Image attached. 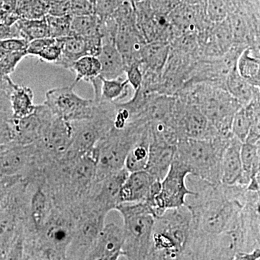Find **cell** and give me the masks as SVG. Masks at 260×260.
Returning <instances> with one entry per match:
<instances>
[{"label": "cell", "mask_w": 260, "mask_h": 260, "mask_svg": "<svg viewBox=\"0 0 260 260\" xmlns=\"http://www.w3.org/2000/svg\"><path fill=\"white\" fill-rule=\"evenodd\" d=\"M149 146H150V131L149 124L147 125L139 138L130 149L126 156L124 168L128 172L132 173L145 170L148 162Z\"/></svg>", "instance_id": "7402d4cb"}, {"label": "cell", "mask_w": 260, "mask_h": 260, "mask_svg": "<svg viewBox=\"0 0 260 260\" xmlns=\"http://www.w3.org/2000/svg\"><path fill=\"white\" fill-rule=\"evenodd\" d=\"M74 85L48 90L44 104L51 112L66 121L88 119L93 115L95 102L85 99L74 91Z\"/></svg>", "instance_id": "30bf717a"}, {"label": "cell", "mask_w": 260, "mask_h": 260, "mask_svg": "<svg viewBox=\"0 0 260 260\" xmlns=\"http://www.w3.org/2000/svg\"><path fill=\"white\" fill-rule=\"evenodd\" d=\"M101 88L99 96L96 102H106L110 103L123 102L125 98L129 94L130 85L128 83L126 77L117 79H105L100 77Z\"/></svg>", "instance_id": "d4e9b609"}, {"label": "cell", "mask_w": 260, "mask_h": 260, "mask_svg": "<svg viewBox=\"0 0 260 260\" xmlns=\"http://www.w3.org/2000/svg\"><path fill=\"white\" fill-rule=\"evenodd\" d=\"M29 42L22 38H9L0 40V49L7 52L26 51Z\"/></svg>", "instance_id": "e575fe53"}, {"label": "cell", "mask_w": 260, "mask_h": 260, "mask_svg": "<svg viewBox=\"0 0 260 260\" xmlns=\"http://www.w3.org/2000/svg\"><path fill=\"white\" fill-rule=\"evenodd\" d=\"M15 25L20 37L28 42L49 37L46 17L40 19L20 18L15 23Z\"/></svg>", "instance_id": "4316f807"}, {"label": "cell", "mask_w": 260, "mask_h": 260, "mask_svg": "<svg viewBox=\"0 0 260 260\" xmlns=\"http://www.w3.org/2000/svg\"><path fill=\"white\" fill-rule=\"evenodd\" d=\"M129 172L125 168L109 174L106 177L95 179V182L85 200L83 205L102 213L109 214L115 210L119 205V194L121 186Z\"/></svg>", "instance_id": "8fae6325"}, {"label": "cell", "mask_w": 260, "mask_h": 260, "mask_svg": "<svg viewBox=\"0 0 260 260\" xmlns=\"http://www.w3.org/2000/svg\"><path fill=\"white\" fill-rule=\"evenodd\" d=\"M89 2H90L91 4H93V5H95V3H96V2L98 0H88Z\"/></svg>", "instance_id": "b9f144b4"}, {"label": "cell", "mask_w": 260, "mask_h": 260, "mask_svg": "<svg viewBox=\"0 0 260 260\" xmlns=\"http://www.w3.org/2000/svg\"><path fill=\"white\" fill-rule=\"evenodd\" d=\"M198 179V190L187 197L185 205L191 218L189 257L237 222L251 193L239 184L212 185Z\"/></svg>", "instance_id": "6da1fadb"}, {"label": "cell", "mask_w": 260, "mask_h": 260, "mask_svg": "<svg viewBox=\"0 0 260 260\" xmlns=\"http://www.w3.org/2000/svg\"><path fill=\"white\" fill-rule=\"evenodd\" d=\"M16 12L20 18L40 19L48 14L44 0H18Z\"/></svg>", "instance_id": "f1b7e54d"}, {"label": "cell", "mask_w": 260, "mask_h": 260, "mask_svg": "<svg viewBox=\"0 0 260 260\" xmlns=\"http://www.w3.org/2000/svg\"><path fill=\"white\" fill-rule=\"evenodd\" d=\"M259 47H246L238 58L236 70L247 83L260 86Z\"/></svg>", "instance_id": "ffe728a7"}, {"label": "cell", "mask_w": 260, "mask_h": 260, "mask_svg": "<svg viewBox=\"0 0 260 260\" xmlns=\"http://www.w3.org/2000/svg\"><path fill=\"white\" fill-rule=\"evenodd\" d=\"M177 146L150 141L145 171L156 181H161L175 157Z\"/></svg>", "instance_id": "e0dca14e"}, {"label": "cell", "mask_w": 260, "mask_h": 260, "mask_svg": "<svg viewBox=\"0 0 260 260\" xmlns=\"http://www.w3.org/2000/svg\"><path fill=\"white\" fill-rule=\"evenodd\" d=\"M148 124L129 121L122 129L113 127L99 140L93 150L96 161V179L124 169L130 149Z\"/></svg>", "instance_id": "8992f818"}, {"label": "cell", "mask_w": 260, "mask_h": 260, "mask_svg": "<svg viewBox=\"0 0 260 260\" xmlns=\"http://www.w3.org/2000/svg\"><path fill=\"white\" fill-rule=\"evenodd\" d=\"M225 89L241 107L247 105L256 97L259 96V87L251 85L243 79L234 69L225 80Z\"/></svg>", "instance_id": "44dd1931"}, {"label": "cell", "mask_w": 260, "mask_h": 260, "mask_svg": "<svg viewBox=\"0 0 260 260\" xmlns=\"http://www.w3.org/2000/svg\"><path fill=\"white\" fill-rule=\"evenodd\" d=\"M107 216V214L85 205L80 207L75 216L74 233L65 260L85 259L102 232Z\"/></svg>", "instance_id": "ba28073f"}, {"label": "cell", "mask_w": 260, "mask_h": 260, "mask_svg": "<svg viewBox=\"0 0 260 260\" xmlns=\"http://www.w3.org/2000/svg\"><path fill=\"white\" fill-rule=\"evenodd\" d=\"M152 9L159 14L169 15L181 3V0H148Z\"/></svg>", "instance_id": "d590c367"}, {"label": "cell", "mask_w": 260, "mask_h": 260, "mask_svg": "<svg viewBox=\"0 0 260 260\" xmlns=\"http://www.w3.org/2000/svg\"><path fill=\"white\" fill-rule=\"evenodd\" d=\"M129 1L132 2V3H134V4H136V3H140V2L145 1V0H129Z\"/></svg>", "instance_id": "60d3db41"}, {"label": "cell", "mask_w": 260, "mask_h": 260, "mask_svg": "<svg viewBox=\"0 0 260 260\" xmlns=\"http://www.w3.org/2000/svg\"><path fill=\"white\" fill-rule=\"evenodd\" d=\"M101 20L95 14L72 17L71 36L90 37L102 35Z\"/></svg>", "instance_id": "83f0119b"}, {"label": "cell", "mask_w": 260, "mask_h": 260, "mask_svg": "<svg viewBox=\"0 0 260 260\" xmlns=\"http://www.w3.org/2000/svg\"><path fill=\"white\" fill-rule=\"evenodd\" d=\"M115 210L123 220L122 255L127 260H144L150 249L155 215L144 203L120 204Z\"/></svg>", "instance_id": "5b68a950"}, {"label": "cell", "mask_w": 260, "mask_h": 260, "mask_svg": "<svg viewBox=\"0 0 260 260\" xmlns=\"http://www.w3.org/2000/svg\"><path fill=\"white\" fill-rule=\"evenodd\" d=\"M181 3L188 5H200L204 8L205 0H181Z\"/></svg>", "instance_id": "ab89813d"}, {"label": "cell", "mask_w": 260, "mask_h": 260, "mask_svg": "<svg viewBox=\"0 0 260 260\" xmlns=\"http://www.w3.org/2000/svg\"><path fill=\"white\" fill-rule=\"evenodd\" d=\"M233 135H218L212 139L179 140L174 159L184 164L193 177L218 185L221 184L222 156Z\"/></svg>", "instance_id": "3957f363"}, {"label": "cell", "mask_w": 260, "mask_h": 260, "mask_svg": "<svg viewBox=\"0 0 260 260\" xmlns=\"http://www.w3.org/2000/svg\"><path fill=\"white\" fill-rule=\"evenodd\" d=\"M34 92L30 88L14 84L10 95V105L14 119L26 117L34 112Z\"/></svg>", "instance_id": "603a6c76"}, {"label": "cell", "mask_w": 260, "mask_h": 260, "mask_svg": "<svg viewBox=\"0 0 260 260\" xmlns=\"http://www.w3.org/2000/svg\"><path fill=\"white\" fill-rule=\"evenodd\" d=\"M170 54V44L165 42L147 43L140 58L142 71L161 75Z\"/></svg>", "instance_id": "ac0fdd59"}, {"label": "cell", "mask_w": 260, "mask_h": 260, "mask_svg": "<svg viewBox=\"0 0 260 260\" xmlns=\"http://www.w3.org/2000/svg\"><path fill=\"white\" fill-rule=\"evenodd\" d=\"M169 121L175 128L179 140L212 139L220 135L211 126L198 106L184 98L176 96Z\"/></svg>", "instance_id": "9c48e42d"}, {"label": "cell", "mask_w": 260, "mask_h": 260, "mask_svg": "<svg viewBox=\"0 0 260 260\" xmlns=\"http://www.w3.org/2000/svg\"><path fill=\"white\" fill-rule=\"evenodd\" d=\"M102 44V35L90 37H64L62 50L59 60L55 63L57 66L69 70L71 65L85 56H98Z\"/></svg>", "instance_id": "4fadbf2b"}, {"label": "cell", "mask_w": 260, "mask_h": 260, "mask_svg": "<svg viewBox=\"0 0 260 260\" xmlns=\"http://www.w3.org/2000/svg\"><path fill=\"white\" fill-rule=\"evenodd\" d=\"M242 177L240 184L247 186L253 178L260 176V143H243L241 148Z\"/></svg>", "instance_id": "cb8c5ba5"}, {"label": "cell", "mask_w": 260, "mask_h": 260, "mask_svg": "<svg viewBox=\"0 0 260 260\" xmlns=\"http://www.w3.org/2000/svg\"><path fill=\"white\" fill-rule=\"evenodd\" d=\"M97 58L102 66V78L112 80L125 77V65L116 47L115 38L103 36L102 48Z\"/></svg>", "instance_id": "9a60e30c"}, {"label": "cell", "mask_w": 260, "mask_h": 260, "mask_svg": "<svg viewBox=\"0 0 260 260\" xmlns=\"http://www.w3.org/2000/svg\"><path fill=\"white\" fill-rule=\"evenodd\" d=\"M125 77L128 83L133 91L138 90L143 83V74H142L140 63H133L125 68Z\"/></svg>", "instance_id": "d6a6232c"}, {"label": "cell", "mask_w": 260, "mask_h": 260, "mask_svg": "<svg viewBox=\"0 0 260 260\" xmlns=\"http://www.w3.org/2000/svg\"><path fill=\"white\" fill-rule=\"evenodd\" d=\"M115 43L125 68L133 63H140L142 50L147 42L137 24L117 25Z\"/></svg>", "instance_id": "5bb4252c"}, {"label": "cell", "mask_w": 260, "mask_h": 260, "mask_svg": "<svg viewBox=\"0 0 260 260\" xmlns=\"http://www.w3.org/2000/svg\"><path fill=\"white\" fill-rule=\"evenodd\" d=\"M160 186V181L145 170L129 173L119 192V205L148 201L158 194Z\"/></svg>", "instance_id": "7c38bea8"}, {"label": "cell", "mask_w": 260, "mask_h": 260, "mask_svg": "<svg viewBox=\"0 0 260 260\" xmlns=\"http://www.w3.org/2000/svg\"><path fill=\"white\" fill-rule=\"evenodd\" d=\"M260 248H256L251 251H238L232 260H259Z\"/></svg>", "instance_id": "74e56055"}, {"label": "cell", "mask_w": 260, "mask_h": 260, "mask_svg": "<svg viewBox=\"0 0 260 260\" xmlns=\"http://www.w3.org/2000/svg\"><path fill=\"white\" fill-rule=\"evenodd\" d=\"M191 220L186 205L155 217L148 252L164 260H188Z\"/></svg>", "instance_id": "7a4b0ae2"}, {"label": "cell", "mask_w": 260, "mask_h": 260, "mask_svg": "<svg viewBox=\"0 0 260 260\" xmlns=\"http://www.w3.org/2000/svg\"><path fill=\"white\" fill-rule=\"evenodd\" d=\"M189 175V169L174 159L167 175L160 181L158 194L146 202L155 217L168 210L184 206L187 197L195 194V191L189 189L186 185V178Z\"/></svg>", "instance_id": "52a82bcc"}, {"label": "cell", "mask_w": 260, "mask_h": 260, "mask_svg": "<svg viewBox=\"0 0 260 260\" xmlns=\"http://www.w3.org/2000/svg\"><path fill=\"white\" fill-rule=\"evenodd\" d=\"M124 0H98L94 5V14L100 20H105L114 14Z\"/></svg>", "instance_id": "1f68e13d"}, {"label": "cell", "mask_w": 260, "mask_h": 260, "mask_svg": "<svg viewBox=\"0 0 260 260\" xmlns=\"http://www.w3.org/2000/svg\"><path fill=\"white\" fill-rule=\"evenodd\" d=\"M63 39L64 38H58V39L52 38L51 42L41 51V52L38 54L37 57L41 60L55 64L61 56Z\"/></svg>", "instance_id": "4dcf8cb0"}, {"label": "cell", "mask_w": 260, "mask_h": 260, "mask_svg": "<svg viewBox=\"0 0 260 260\" xmlns=\"http://www.w3.org/2000/svg\"><path fill=\"white\" fill-rule=\"evenodd\" d=\"M260 123V95L247 105L242 107L234 114L232 133L239 141L244 143L251 126Z\"/></svg>", "instance_id": "d6986e66"}, {"label": "cell", "mask_w": 260, "mask_h": 260, "mask_svg": "<svg viewBox=\"0 0 260 260\" xmlns=\"http://www.w3.org/2000/svg\"><path fill=\"white\" fill-rule=\"evenodd\" d=\"M46 20L50 38H64L71 37L72 16L70 15L63 16L46 15Z\"/></svg>", "instance_id": "f546056e"}, {"label": "cell", "mask_w": 260, "mask_h": 260, "mask_svg": "<svg viewBox=\"0 0 260 260\" xmlns=\"http://www.w3.org/2000/svg\"><path fill=\"white\" fill-rule=\"evenodd\" d=\"M177 96L198 106L219 135L232 136L233 118L242 107L225 88L206 83L191 84L181 89Z\"/></svg>", "instance_id": "277c9868"}, {"label": "cell", "mask_w": 260, "mask_h": 260, "mask_svg": "<svg viewBox=\"0 0 260 260\" xmlns=\"http://www.w3.org/2000/svg\"><path fill=\"white\" fill-rule=\"evenodd\" d=\"M94 14V5L88 0H70V15L72 17Z\"/></svg>", "instance_id": "836d02e7"}, {"label": "cell", "mask_w": 260, "mask_h": 260, "mask_svg": "<svg viewBox=\"0 0 260 260\" xmlns=\"http://www.w3.org/2000/svg\"><path fill=\"white\" fill-rule=\"evenodd\" d=\"M242 142L233 135L224 150L220 166V181L224 185L240 184L242 177Z\"/></svg>", "instance_id": "2e32d148"}, {"label": "cell", "mask_w": 260, "mask_h": 260, "mask_svg": "<svg viewBox=\"0 0 260 260\" xmlns=\"http://www.w3.org/2000/svg\"><path fill=\"white\" fill-rule=\"evenodd\" d=\"M23 179L22 177H8L0 179V208L8 191L15 184Z\"/></svg>", "instance_id": "8d00e7d4"}, {"label": "cell", "mask_w": 260, "mask_h": 260, "mask_svg": "<svg viewBox=\"0 0 260 260\" xmlns=\"http://www.w3.org/2000/svg\"><path fill=\"white\" fill-rule=\"evenodd\" d=\"M47 8L54 6H60V5H68L70 3V0H44Z\"/></svg>", "instance_id": "f35d334b"}, {"label": "cell", "mask_w": 260, "mask_h": 260, "mask_svg": "<svg viewBox=\"0 0 260 260\" xmlns=\"http://www.w3.org/2000/svg\"><path fill=\"white\" fill-rule=\"evenodd\" d=\"M70 70L75 74V79L72 85H77L81 80L91 83L100 76L102 66L96 56H85L75 61Z\"/></svg>", "instance_id": "484cf974"}]
</instances>
